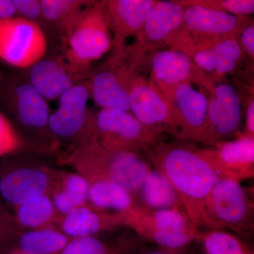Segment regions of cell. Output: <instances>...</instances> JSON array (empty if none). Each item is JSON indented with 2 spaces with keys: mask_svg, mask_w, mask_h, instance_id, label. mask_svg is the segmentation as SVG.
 Returning <instances> with one entry per match:
<instances>
[{
  "mask_svg": "<svg viewBox=\"0 0 254 254\" xmlns=\"http://www.w3.org/2000/svg\"><path fill=\"white\" fill-rule=\"evenodd\" d=\"M145 154L151 166L176 190L184 209L195 225L198 228L201 227L202 205L220 180L204 148L189 143L161 141Z\"/></svg>",
  "mask_w": 254,
  "mask_h": 254,
  "instance_id": "1",
  "label": "cell"
},
{
  "mask_svg": "<svg viewBox=\"0 0 254 254\" xmlns=\"http://www.w3.org/2000/svg\"><path fill=\"white\" fill-rule=\"evenodd\" d=\"M87 180L105 178L116 182L133 195L153 170L141 153L105 148L95 140L71 150L65 158Z\"/></svg>",
  "mask_w": 254,
  "mask_h": 254,
  "instance_id": "2",
  "label": "cell"
},
{
  "mask_svg": "<svg viewBox=\"0 0 254 254\" xmlns=\"http://www.w3.org/2000/svg\"><path fill=\"white\" fill-rule=\"evenodd\" d=\"M121 225L167 250H180L199 237V228L185 210L177 208L153 210L134 206L118 214Z\"/></svg>",
  "mask_w": 254,
  "mask_h": 254,
  "instance_id": "3",
  "label": "cell"
},
{
  "mask_svg": "<svg viewBox=\"0 0 254 254\" xmlns=\"http://www.w3.org/2000/svg\"><path fill=\"white\" fill-rule=\"evenodd\" d=\"M64 58L83 79L92 63L111 51L113 37L107 22L104 1H94L82 13L68 37Z\"/></svg>",
  "mask_w": 254,
  "mask_h": 254,
  "instance_id": "4",
  "label": "cell"
},
{
  "mask_svg": "<svg viewBox=\"0 0 254 254\" xmlns=\"http://www.w3.org/2000/svg\"><path fill=\"white\" fill-rule=\"evenodd\" d=\"M201 227L250 237L254 230V204L246 189L232 179L222 178L205 198L200 211Z\"/></svg>",
  "mask_w": 254,
  "mask_h": 254,
  "instance_id": "5",
  "label": "cell"
},
{
  "mask_svg": "<svg viewBox=\"0 0 254 254\" xmlns=\"http://www.w3.org/2000/svg\"><path fill=\"white\" fill-rule=\"evenodd\" d=\"M91 99L88 80L79 82L59 98L56 111L49 118L50 131L57 143H67L73 149L95 139V113L88 106Z\"/></svg>",
  "mask_w": 254,
  "mask_h": 254,
  "instance_id": "6",
  "label": "cell"
},
{
  "mask_svg": "<svg viewBox=\"0 0 254 254\" xmlns=\"http://www.w3.org/2000/svg\"><path fill=\"white\" fill-rule=\"evenodd\" d=\"M162 135L130 112L103 108L95 113V140L108 150L145 153L161 141Z\"/></svg>",
  "mask_w": 254,
  "mask_h": 254,
  "instance_id": "7",
  "label": "cell"
},
{
  "mask_svg": "<svg viewBox=\"0 0 254 254\" xmlns=\"http://www.w3.org/2000/svg\"><path fill=\"white\" fill-rule=\"evenodd\" d=\"M147 65L145 61L128 55L125 48L120 54L110 53L88 79L91 99L101 109L116 108L130 112V81Z\"/></svg>",
  "mask_w": 254,
  "mask_h": 254,
  "instance_id": "8",
  "label": "cell"
},
{
  "mask_svg": "<svg viewBox=\"0 0 254 254\" xmlns=\"http://www.w3.org/2000/svg\"><path fill=\"white\" fill-rule=\"evenodd\" d=\"M0 98L18 125L43 141L58 145L50 131L51 111L48 101L38 93L27 78L17 77L0 81Z\"/></svg>",
  "mask_w": 254,
  "mask_h": 254,
  "instance_id": "9",
  "label": "cell"
},
{
  "mask_svg": "<svg viewBox=\"0 0 254 254\" xmlns=\"http://www.w3.org/2000/svg\"><path fill=\"white\" fill-rule=\"evenodd\" d=\"M250 16H237L190 5L185 9V26L170 49L209 46L236 38Z\"/></svg>",
  "mask_w": 254,
  "mask_h": 254,
  "instance_id": "10",
  "label": "cell"
},
{
  "mask_svg": "<svg viewBox=\"0 0 254 254\" xmlns=\"http://www.w3.org/2000/svg\"><path fill=\"white\" fill-rule=\"evenodd\" d=\"M48 50L46 32L38 23L16 16L0 20V60L4 63L28 69Z\"/></svg>",
  "mask_w": 254,
  "mask_h": 254,
  "instance_id": "11",
  "label": "cell"
},
{
  "mask_svg": "<svg viewBox=\"0 0 254 254\" xmlns=\"http://www.w3.org/2000/svg\"><path fill=\"white\" fill-rule=\"evenodd\" d=\"M130 112L143 125L178 138L181 120L173 102L144 75L136 73L129 83Z\"/></svg>",
  "mask_w": 254,
  "mask_h": 254,
  "instance_id": "12",
  "label": "cell"
},
{
  "mask_svg": "<svg viewBox=\"0 0 254 254\" xmlns=\"http://www.w3.org/2000/svg\"><path fill=\"white\" fill-rule=\"evenodd\" d=\"M185 9L177 1H158L132 46L149 55L165 48L170 49L185 26Z\"/></svg>",
  "mask_w": 254,
  "mask_h": 254,
  "instance_id": "13",
  "label": "cell"
},
{
  "mask_svg": "<svg viewBox=\"0 0 254 254\" xmlns=\"http://www.w3.org/2000/svg\"><path fill=\"white\" fill-rule=\"evenodd\" d=\"M203 89L208 98L205 145L213 146L225 137L236 135L242 123V103L235 86L229 82H211Z\"/></svg>",
  "mask_w": 254,
  "mask_h": 254,
  "instance_id": "14",
  "label": "cell"
},
{
  "mask_svg": "<svg viewBox=\"0 0 254 254\" xmlns=\"http://www.w3.org/2000/svg\"><path fill=\"white\" fill-rule=\"evenodd\" d=\"M149 58L150 81L173 103L175 92L182 83L190 82L203 88L210 81L190 57L180 50H157Z\"/></svg>",
  "mask_w": 254,
  "mask_h": 254,
  "instance_id": "15",
  "label": "cell"
},
{
  "mask_svg": "<svg viewBox=\"0 0 254 254\" xmlns=\"http://www.w3.org/2000/svg\"><path fill=\"white\" fill-rule=\"evenodd\" d=\"M52 185L51 175L43 167L9 163L0 167V195L15 207L49 194Z\"/></svg>",
  "mask_w": 254,
  "mask_h": 254,
  "instance_id": "16",
  "label": "cell"
},
{
  "mask_svg": "<svg viewBox=\"0 0 254 254\" xmlns=\"http://www.w3.org/2000/svg\"><path fill=\"white\" fill-rule=\"evenodd\" d=\"M204 151L220 179L240 182L254 177V138L245 133L237 132L235 139L217 142Z\"/></svg>",
  "mask_w": 254,
  "mask_h": 254,
  "instance_id": "17",
  "label": "cell"
},
{
  "mask_svg": "<svg viewBox=\"0 0 254 254\" xmlns=\"http://www.w3.org/2000/svg\"><path fill=\"white\" fill-rule=\"evenodd\" d=\"M157 2L158 0H105V17L113 37L111 53H123L127 40L141 32Z\"/></svg>",
  "mask_w": 254,
  "mask_h": 254,
  "instance_id": "18",
  "label": "cell"
},
{
  "mask_svg": "<svg viewBox=\"0 0 254 254\" xmlns=\"http://www.w3.org/2000/svg\"><path fill=\"white\" fill-rule=\"evenodd\" d=\"M173 103L180 120L178 139L205 144L208 135V98L203 88L195 89L190 82L182 83L174 95Z\"/></svg>",
  "mask_w": 254,
  "mask_h": 254,
  "instance_id": "19",
  "label": "cell"
},
{
  "mask_svg": "<svg viewBox=\"0 0 254 254\" xmlns=\"http://www.w3.org/2000/svg\"><path fill=\"white\" fill-rule=\"evenodd\" d=\"M27 80L48 102L85 81L70 67L64 57H45L28 68Z\"/></svg>",
  "mask_w": 254,
  "mask_h": 254,
  "instance_id": "20",
  "label": "cell"
},
{
  "mask_svg": "<svg viewBox=\"0 0 254 254\" xmlns=\"http://www.w3.org/2000/svg\"><path fill=\"white\" fill-rule=\"evenodd\" d=\"M121 225L118 214L97 210L87 205L73 209L63 215L60 222L61 232L68 238L95 237L106 230Z\"/></svg>",
  "mask_w": 254,
  "mask_h": 254,
  "instance_id": "21",
  "label": "cell"
},
{
  "mask_svg": "<svg viewBox=\"0 0 254 254\" xmlns=\"http://www.w3.org/2000/svg\"><path fill=\"white\" fill-rule=\"evenodd\" d=\"M88 0H41L47 29L66 41L87 6Z\"/></svg>",
  "mask_w": 254,
  "mask_h": 254,
  "instance_id": "22",
  "label": "cell"
},
{
  "mask_svg": "<svg viewBox=\"0 0 254 254\" xmlns=\"http://www.w3.org/2000/svg\"><path fill=\"white\" fill-rule=\"evenodd\" d=\"M88 181V202L93 208L108 213L110 210L115 214H123L135 206L131 193L116 182L105 178Z\"/></svg>",
  "mask_w": 254,
  "mask_h": 254,
  "instance_id": "23",
  "label": "cell"
},
{
  "mask_svg": "<svg viewBox=\"0 0 254 254\" xmlns=\"http://www.w3.org/2000/svg\"><path fill=\"white\" fill-rule=\"evenodd\" d=\"M89 188V181L81 174H66L62 177L50 195L57 213L63 216L73 209L87 205Z\"/></svg>",
  "mask_w": 254,
  "mask_h": 254,
  "instance_id": "24",
  "label": "cell"
},
{
  "mask_svg": "<svg viewBox=\"0 0 254 254\" xmlns=\"http://www.w3.org/2000/svg\"><path fill=\"white\" fill-rule=\"evenodd\" d=\"M138 193L145 208L160 209L177 208L185 210L181 200L168 180L156 170H152L142 184Z\"/></svg>",
  "mask_w": 254,
  "mask_h": 254,
  "instance_id": "25",
  "label": "cell"
},
{
  "mask_svg": "<svg viewBox=\"0 0 254 254\" xmlns=\"http://www.w3.org/2000/svg\"><path fill=\"white\" fill-rule=\"evenodd\" d=\"M70 240L64 234L51 227L30 230L18 237L16 252L23 254H58Z\"/></svg>",
  "mask_w": 254,
  "mask_h": 254,
  "instance_id": "26",
  "label": "cell"
},
{
  "mask_svg": "<svg viewBox=\"0 0 254 254\" xmlns=\"http://www.w3.org/2000/svg\"><path fill=\"white\" fill-rule=\"evenodd\" d=\"M15 208L16 223L30 230L48 227L58 214L50 194L37 197Z\"/></svg>",
  "mask_w": 254,
  "mask_h": 254,
  "instance_id": "27",
  "label": "cell"
},
{
  "mask_svg": "<svg viewBox=\"0 0 254 254\" xmlns=\"http://www.w3.org/2000/svg\"><path fill=\"white\" fill-rule=\"evenodd\" d=\"M214 71L213 81H225L229 75L236 73L247 58L236 38H230L212 45Z\"/></svg>",
  "mask_w": 254,
  "mask_h": 254,
  "instance_id": "28",
  "label": "cell"
},
{
  "mask_svg": "<svg viewBox=\"0 0 254 254\" xmlns=\"http://www.w3.org/2000/svg\"><path fill=\"white\" fill-rule=\"evenodd\" d=\"M205 254H254L250 247L234 234L225 230H210L201 233Z\"/></svg>",
  "mask_w": 254,
  "mask_h": 254,
  "instance_id": "29",
  "label": "cell"
},
{
  "mask_svg": "<svg viewBox=\"0 0 254 254\" xmlns=\"http://www.w3.org/2000/svg\"><path fill=\"white\" fill-rule=\"evenodd\" d=\"M177 1L185 7L196 5L205 9L237 16H249L254 11V0H178Z\"/></svg>",
  "mask_w": 254,
  "mask_h": 254,
  "instance_id": "30",
  "label": "cell"
},
{
  "mask_svg": "<svg viewBox=\"0 0 254 254\" xmlns=\"http://www.w3.org/2000/svg\"><path fill=\"white\" fill-rule=\"evenodd\" d=\"M26 144L14 124L0 111V158L16 153Z\"/></svg>",
  "mask_w": 254,
  "mask_h": 254,
  "instance_id": "31",
  "label": "cell"
},
{
  "mask_svg": "<svg viewBox=\"0 0 254 254\" xmlns=\"http://www.w3.org/2000/svg\"><path fill=\"white\" fill-rule=\"evenodd\" d=\"M60 254H119L96 237L71 239Z\"/></svg>",
  "mask_w": 254,
  "mask_h": 254,
  "instance_id": "32",
  "label": "cell"
},
{
  "mask_svg": "<svg viewBox=\"0 0 254 254\" xmlns=\"http://www.w3.org/2000/svg\"><path fill=\"white\" fill-rule=\"evenodd\" d=\"M15 16L38 23L46 31L41 0H12Z\"/></svg>",
  "mask_w": 254,
  "mask_h": 254,
  "instance_id": "33",
  "label": "cell"
},
{
  "mask_svg": "<svg viewBox=\"0 0 254 254\" xmlns=\"http://www.w3.org/2000/svg\"><path fill=\"white\" fill-rule=\"evenodd\" d=\"M237 41L246 57L250 58L252 63L254 61V23L250 18L241 28Z\"/></svg>",
  "mask_w": 254,
  "mask_h": 254,
  "instance_id": "34",
  "label": "cell"
},
{
  "mask_svg": "<svg viewBox=\"0 0 254 254\" xmlns=\"http://www.w3.org/2000/svg\"><path fill=\"white\" fill-rule=\"evenodd\" d=\"M254 91L246 97L247 102L242 103V109H245L246 116V134L254 138Z\"/></svg>",
  "mask_w": 254,
  "mask_h": 254,
  "instance_id": "35",
  "label": "cell"
},
{
  "mask_svg": "<svg viewBox=\"0 0 254 254\" xmlns=\"http://www.w3.org/2000/svg\"><path fill=\"white\" fill-rule=\"evenodd\" d=\"M10 220L4 213L0 211V242H5L9 241L11 235V225Z\"/></svg>",
  "mask_w": 254,
  "mask_h": 254,
  "instance_id": "36",
  "label": "cell"
},
{
  "mask_svg": "<svg viewBox=\"0 0 254 254\" xmlns=\"http://www.w3.org/2000/svg\"><path fill=\"white\" fill-rule=\"evenodd\" d=\"M16 15L12 0H0V20Z\"/></svg>",
  "mask_w": 254,
  "mask_h": 254,
  "instance_id": "37",
  "label": "cell"
},
{
  "mask_svg": "<svg viewBox=\"0 0 254 254\" xmlns=\"http://www.w3.org/2000/svg\"><path fill=\"white\" fill-rule=\"evenodd\" d=\"M184 249H185V247L180 249V250H167V249H163L161 250L148 252V253L143 254H193L190 253V252L184 250Z\"/></svg>",
  "mask_w": 254,
  "mask_h": 254,
  "instance_id": "38",
  "label": "cell"
},
{
  "mask_svg": "<svg viewBox=\"0 0 254 254\" xmlns=\"http://www.w3.org/2000/svg\"><path fill=\"white\" fill-rule=\"evenodd\" d=\"M10 254H23L19 253V252H14V253Z\"/></svg>",
  "mask_w": 254,
  "mask_h": 254,
  "instance_id": "39",
  "label": "cell"
},
{
  "mask_svg": "<svg viewBox=\"0 0 254 254\" xmlns=\"http://www.w3.org/2000/svg\"><path fill=\"white\" fill-rule=\"evenodd\" d=\"M0 81H1V78H0Z\"/></svg>",
  "mask_w": 254,
  "mask_h": 254,
  "instance_id": "40",
  "label": "cell"
}]
</instances>
